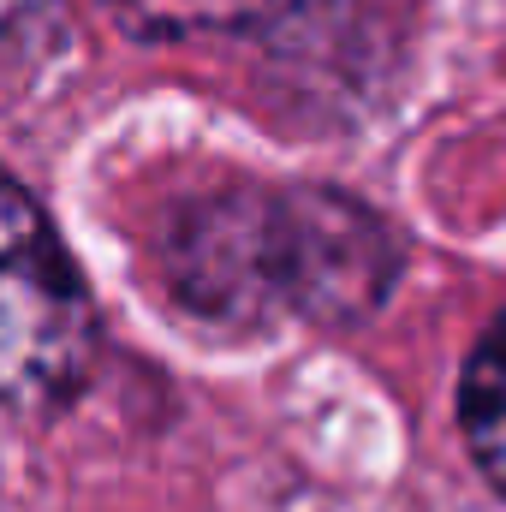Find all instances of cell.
I'll list each match as a JSON object with an SVG mask.
<instances>
[{"label":"cell","mask_w":506,"mask_h":512,"mask_svg":"<svg viewBox=\"0 0 506 512\" xmlns=\"http://www.w3.org/2000/svg\"><path fill=\"white\" fill-rule=\"evenodd\" d=\"M173 286L221 322L310 316L328 328L364 322L393 286V239L340 191H221L179 215Z\"/></svg>","instance_id":"cell-1"},{"label":"cell","mask_w":506,"mask_h":512,"mask_svg":"<svg viewBox=\"0 0 506 512\" xmlns=\"http://www.w3.org/2000/svg\"><path fill=\"white\" fill-rule=\"evenodd\" d=\"M120 24L143 36H203V30H245L274 12H286L292 0H102Z\"/></svg>","instance_id":"cell-4"},{"label":"cell","mask_w":506,"mask_h":512,"mask_svg":"<svg viewBox=\"0 0 506 512\" xmlns=\"http://www.w3.org/2000/svg\"><path fill=\"white\" fill-rule=\"evenodd\" d=\"M96 364V304L30 191L0 173V405H66Z\"/></svg>","instance_id":"cell-2"},{"label":"cell","mask_w":506,"mask_h":512,"mask_svg":"<svg viewBox=\"0 0 506 512\" xmlns=\"http://www.w3.org/2000/svg\"><path fill=\"white\" fill-rule=\"evenodd\" d=\"M459 417H465V435H471L477 465L506 489V316L483 334V346L465 364Z\"/></svg>","instance_id":"cell-3"}]
</instances>
